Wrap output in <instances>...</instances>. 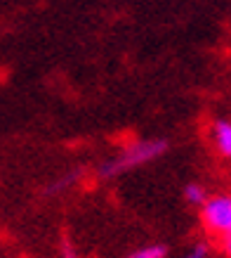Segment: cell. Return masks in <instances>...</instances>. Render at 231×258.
<instances>
[{
  "label": "cell",
  "instance_id": "9",
  "mask_svg": "<svg viewBox=\"0 0 231 258\" xmlns=\"http://www.w3.org/2000/svg\"><path fill=\"white\" fill-rule=\"evenodd\" d=\"M62 256H64V258H76V251L71 249V244H69V242H64V244H62Z\"/></svg>",
  "mask_w": 231,
  "mask_h": 258
},
{
  "label": "cell",
  "instance_id": "5",
  "mask_svg": "<svg viewBox=\"0 0 231 258\" xmlns=\"http://www.w3.org/2000/svg\"><path fill=\"white\" fill-rule=\"evenodd\" d=\"M208 197H210L208 189L203 187L200 182H186L184 185V202L191 204V206H203Z\"/></svg>",
  "mask_w": 231,
  "mask_h": 258
},
{
  "label": "cell",
  "instance_id": "8",
  "mask_svg": "<svg viewBox=\"0 0 231 258\" xmlns=\"http://www.w3.org/2000/svg\"><path fill=\"white\" fill-rule=\"evenodd\" d=\"M222 249H224V256L231 258V232H226L222 237Z\"/></svg>",
  "mask_w": 231,
  "mask_h": 258
},
{
  "label": "cell",
  "instance_id": "1",
  "mask_svg": "<svg viewBox=\"0 0 231 258\" xmlns=\"http://www.w3.org/2000/svg\"><path fill=\"white\" fill-rule=\"evenodd\" d=\"M165 152H168V140H161V138L158 140L156 138L154 140H137L128 145L118 157L104 161L99 166V175L101 178H118V175H123L132 168H139V166L163 157Z\"/></svg>",
  "mask_w": 231,
  "mask_h": 258
},
{
  "label": "cell",
  "instance_id": "3",
  "mask_svg": "<svg viewBox=\"0 0 231 258\" xmlns=\"http://www.w3.org/2000/svg\"><path fill=\"white\" fill-rule=\"evenodd\" d=\"M212 140L222 157L231 159V123L229 121H215L212 125Z\"/></svg>",
  "mask_w": 231,
  "mask_h": 258
},
{
  "label": "cell",
  "instance_id": "6",
  "mask_svg": "<svg viewBox=\"0 0 231 258\" xmlns=\"http://www.w3.org/2000/svg\"><path fill=\"white\" fill-rule=\"evenodd\" d=\"M128 258H168V246L165 244H144V246H137L135 251H130Z\"/></svg>",
  "mask_w": 231,
  "mask_h": 258
},
{
  "label": "cell",
  "instance_id": "7",
  "mask_svg": "<svg viewBox=\"0 0 231 258\" xmlns=\"http://www.w3.org/2000/svg\"><path fill=\"white\" fill-rule=\"evenodd\" d=\"M184 258H208V244H203V242L193 244V249Z\"/></svg>",
  "mask_w": 231,
  "mask_h": 258
},
{
  "label": "cell",
  "instance_id": "2",
  "mask_svg": "<svg viewBox=\"0 0 231 258\" xmlns=\"http://www.w3.org/2000/svg\"><path fill=\"white\" fill-rule=\"evenodd\" d=\"M200 220L210 235L231 232V195H212L200 206Z\"/></svg>",
  "mask_w": 231,
  "mask_h": 258
},
{
  "label": "cell",
  "instance_id": "4",
  "mask_svg": "<svg viewBox=\"0 0 231 258\" xmlns=\"http://www.w3.org/2000/svg\"><path fill=\"white\" fill-rule=\"evenodd\" d=\"M80 178H83V173H80V171H69L66 175H62V178L54 180V182L45 189V192H47V195H59V192H66L69 187L78 185V182H80Z\"/></svg>",
  "mask_w": 231,
  "mask_h": 258
}]
</instances>
